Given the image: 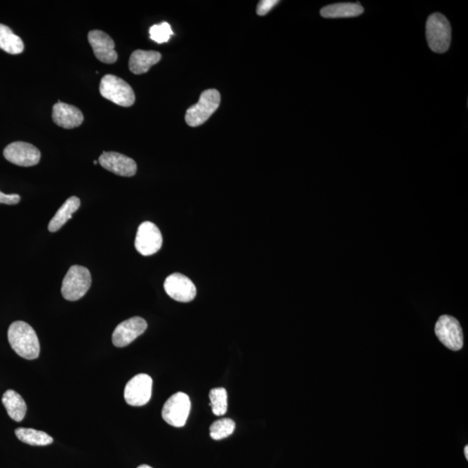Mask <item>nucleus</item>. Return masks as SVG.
<instances>
[{"mask_svg": "<svg viewBox=\"0 0 468 468\" xmlns=\"http://www.w3.org/2000/svg\"><path fill=\"white\" fill-rule=\"evenodd\" d=\"M8 341L13 351L23 359L34 360L39 356V337L34 329L27 323L17 321L11 324Z\"/></svg>", "mask_w": 468, "mask_h": 468, "instance_id": "nucleus-1", "label": "nucleus"}, {"mask_svg": "<svg viewBox=\"0 0 468 468\" xmlns=\"http://www.w3.org/2000/svg\"><path fill=\"white\" fill-rule=\"evenodd\" d=\"M426 35L431 50L446 53L451 43V25L447 18L441 13L431 15L427 21Z\"/></svg>", "mask_w": 468, "mask_h": 468, "instance_id": "nucleus-2", "label": "nucleus"}, {"mask_svg": "<svg viewBox=\"0 0 468 468\" xmlns=\"http://www.w3.org/2000/svg\"><path fill=\"white\" fill-rule=\"evenodd\" d=\"M220 92L215 88H210L202 92L196 105L191 106L187 110L185 120L190 127H198L206 123L218 109L220 105Z\"/></svg>", "mask_w": 468, "mask_h": 468, "instance_id": "nucleus-3", "label": "nucleus"}, {"mask_svg": "<svg viewBox=\"0 0 468 468\" xmlns=\"http://www.w3.org/2000/svg\"><path fill=\"white\" fill-rule=\"evenodd\" d=\"M91 275L86 267L73 265L69 269L62 283V297L68 301L82 298L91 288Z\"/></svg>", "mask_w": 468, "mask_h": 468, "instance_id": "nucleus-4", "label": "nucleus"}, {"mask_svg": "<svg viewBox=\"0 0 468 468\" xmlns=\"http://www.w3.org/2000/svg\"><path fill=\"white\" fill-rule=\"evenodd\" d=\"M102 97L121 107H131L135 101V92L130 84L114 75H105L100 83Z\"/></svg>", "mask_w": 468, "mask_h": 468, "instance_id": "nucleus-5", "label": "nucleus"}, {"mask_svg": "<svg viewBox=\"0 0 468 468\" xmlns=\"http://www.w3.org/2000/svg\"><path fill=\"white\" fill-rule=\"evenodd\" d=\"M191 410V401L185 393L178 392L166 401L162 408V418L168 424L182 427L186 424Z\"/></svg>", "mask_w": 468, "mask_h": 468, "instance_id": "nucleus-6", "label": "nucleus"}, {"mask_svg": "<svg viewBox=\"0 0 468 468\" xmlns=\"http://www.w3.org/2000/svg\"><path fill=\"white\" fill-rule=\"evenodd\" d=\"M434 331H436L438 339L446 347L454 352H458L462 349L463 331L456 319L448 315L441 316L436 324Z\"/></svg>", "mask_w": 468, "mask_h": 468, "instance_id": "nucleus-7", "label": "nucleus"}, {"mask_svg": "<svg viewBox=\"0 0 468 468\" xmlns=\"http://www.w3.org/2000/svg\"><path fill=\"white\" fill-rule=\"evenodd\" d=\"M152 378L147 374H139L128 381L124 389V399L133 407L145 406L152 396Z\"/></svg>", "mask_w": 468, "mask_h": 468, "instance_id": "nucleus-8", "label": "nucleus"}, {"mask_svg": "<svg viewBox=\"0 0 468 468\" xmlns=\"http://www.w3.org/2000/svg\"><path fill=\"white\" fill-rule=\"evenodd\" d=\"M162 235L156 225L149 221L140 225L136 234L135 246L136 250L143 256H150L161 248Z\"/></svg>", "mask_w": 468, "mask_h": 468, "instance_id": "nucleus-9", "label": "nucleus"}, {"mask_svg": "<svg viewBox=\"0 0 468 468\" xmlns=\"http://www.w3.org/2000/svg\"><path fill=\"white\" fill-rule=\"evenodd\" d=\"M4 156L11 163L32 167L39 163L41 153L35 146L24 142L11 143L4 149Z\"/></svg>", "mask_w": 468, "mask_h": 468, "instance_id": "nucleus-10", "label": "nucleus"}, {"mask_svg": "<svg viewBox=\"0 0 468 468\" xmlns=\"http://www.w3.org/2000/svg\"><path fill=\"white\" fill-rule=\"evenodd\" d=\"M147 323L140 316H134L118 324L112 335L113 345L118 348L126 347L147 330Z\"/></svg>", "mask_w": 468, "mask_h": 468, "instance_id": "nucleus-11", "label": "nucleus"}, {"mask_svg": "<svg viewBox=\"0 0 468 468\" xmlns=\"http://www.w3.org/2000/svg\"><path fill=\"white\" fill-rule=\"evenodd\" d=\"M165 292L175 301L189 303L196 296V287L192 280L180 274H173L166 279Z\"/></svg>", "mask_w": 468, "mask_h": 468, "instance_id": "nucleus-12", "label": "nucleus"}, {"mask_svg": "<svg viewBox=\"0 0 468 468\" xmlns=\"http://www.w3.org/2000/svg\"><path fill=\"white\" fill-rule=\"evenodd\" d=\"M88 39L99 61L109 65L116 62L118 55L115 51V42L107 33L94 29L88 32Z\"/></svg>", "mask_w": 468, "mask_h": 468, "instance_id": "nucleus-13", "label": "nucleus"}, {"mask_svg": "<svg viewBox=\"0 0 468 468\" xmlns=\"http://www.w3.org/2000/svg\"><path fill=\"white\" fill-rule=\"evenodd\" d=\"M98 162L107 171L120 176L131 177L138 171V165L134 160L116 152H103Z\"/></svg>", "mask_w": 468, "mask_h": 468, "instance_id": "nucleus-14", "label": "nucleus"}, {"mask_svg": "<svg viewBox=\"0 0 468 468\" xmlns=\"http://www.w3.org/2000/svg\"><path fill=\"white\" fill-rule=\"evenodd\" d=\"M53 119L59 127L72 130L83 123V115L76 107L58 102L53 106Z\"/></svg>", "mask_w": 468, "mask_h": 468, "instance_id": "nucleus-15", "label": "nucleus"}, {"mask_svg": "<svg viewBox=\"0 0 468 468\" xmlns=\"http://www.w3.org/2000/svg\"><path fill=\"white\" fill-rule=\"evenodd\" d=\"M161 58V55L158 51H135L130 58V69L135 75L147 73L153 65L158 64Z\"/></svg>", "mask_w": 468, "mask_h": 468, "instance_id": "nucleus-16", "label": "nucleus"}, {"mask_svg": "<svg viewBox=\"0 0 468 468\" xmlns=\"http://www.w3.org/2000/svg\"><path fill=\"white\" fill-rule=\"evenodd\" d=\"M2 403L5 406L7 414L15 422L23 421L27 414V406L25 400L20 394L13 389L7 390L2 397Z\"/></svg>", "mask_w": 468, "mask_h": 468, "instance_id": "nucleus-17", "label": "nucleus"}, {"mask_svg": "<svg viewBox=\"0 0 468 468\" xmlns=\"http://www.w3.org/2000/svg\"><path fill=\"white\" fill-rule=\"evenodd\" d=\"M80 199L76 196L69 197L60 208L58 210L56 215L51 220L48 229L51 233L61 229L62 227L72 218V215L80 208Z\"/></svg>", "mask_w": 468, "mask_h": 468, "instance_id": "nucleus-18", "label": "nucleus"}, {"mask_svg": "<svg viewBox=\"0 0 468 468\" xmlns=\"http://www.w3.org/2000/svg\"><path fill=\"white\" fill-rule=\"evenodd\" d=\"M321 16L326 18H353L363 13V8L359 4L340 3L323 7Z\"/></svg>", "mask_w": 468, "mask_h": 468, "instance_id": "nucleus-19", "label": "nucleus"}, {"mask_svg": "<svg viewBox=\"0 0 468 468\" xmlns=\"http://www.w3.org/2000/svg\"><path fill=\"white\" fill-rule=\"evenodd\" d=\"M0 49L13 55L23 53L25 44L20 36L15 35L12 29L0 24Z\"/></svg>", "mask_w": 468, "mask_h": 468, "instance_id": "nucleus-20", "label": "nucleus"}, {"mask_svg": "<svg viewBox=\"0 0 468 468\" xmlns=\"http://www.w3.org/2000/svg\"><path fill=\"white\" fill-rule=\"evenodd\" d=\"M18 440L32 446H47L53 443V438L43 431L18 427L15 430Z\"/></svg>", "mask_w": 468, "mask_h": 468, "instance_id": "nucleus-21", "label": "nucleus"}, {"mask_svg": "<svg viewBox=\"0 0 468 468\" xmlns=\"http://www.w3.org/2000/svg\"><path fill=\"white\" fill-rule=\"evenodd\" d=\"M235 422L229 418L218 420L210 427V436L213 440L220 441L230 436L234 432Z\"/></svg>", "mask_w": 468, "mask_h": 468, "instance_id": "nucleus-22", "label": "nucleus"}, {"mask_svg": "<svg viewBox=\"0 0 468 468\" xmlns=\"http://www.w3.org/2000/svg\"><path fill=\"white\" fill-rule=\"evenodd\" d=\"M210 405L213 414L220 416L227 411V392L224 388L213 389L209 393Z\"/></svg>", "mask_w": 468, "mask_h": 468, "instance_id": "nucleus-23", "label": "nucleus"}, {"mask_svg": "<svg viewBox=\"0 0 468 468\" xmlns=\"http://www.w3.org/2000/svg\"><path fill=\"white\" fill-rule=\"evenodd\" d=\"M150 39L158 44L167 43L171 36L174 35L171 25L164 22L160 25H154L149 29Z\"/></svg>", "mask_w": 468, "mask_h": 468, "instance_id": "nucleus-24", "label": "nucleus"}, {"mask_svg": "<svg viewBox=\"0 0 468 468\" xmlns=\"http://www.w3.org/2000/svg\"><path fill=\"white\" fill-rule=\"evenodd\" d=\"M279 1L278 0H262L259 3L257 7V14L260 16H265L270 11L274 8L275 6H277Z\"/></svg>", "mask_w": 468, "mask_h": 468, "instance_id": "nucleus-25", "label": "nucleus"}, {"mask_svg": "<svg viewBox=\"0 0 468 468\" xmlns=\"http://www.w3.org/2000/svg\"><path fill=\"white\" fill-rule=\"evenodd\" d=\"M20 196L18 194H6L0 191V203L6 205H16L20 203Z\"/></svg>", "mask_w": 468, "mask_h": 468, "instance_id": "nucleus-26", "label": "nucleus"}, {"mask_svg": "<svg viewBox=\"0 0 468 468\" xmlns=\"http://www.w3.org/2000/svg\"><path fill=\"white\" fill-rule=\"evenodd\" d=\"M464 454H465L466 459L468 460V446L467 445L465 448H464Z\"/></svg>", "mask_w": 468, "mask_h": 468, "instance_id": "nucleus-27", "label": "nucleus"}, {"mask_svg": "<svg viewBox=\"0 0 468 468\" xmlns=\"http://www.w3.org/2000/svg\"><path fill=\"white\" fill-rule=\"evenodd\" d=\"M138 468H153V467L149 465H145V464H143V465L139 466Z\"/></svg>", "mask_w": 468, "mask_h": 468, "instance_id": "nucleus-28", "label": "nucleus"}, {"mask_svg": "<svg viewBox=\"0 0 468 468\" xmlns=\"http://www.w3.org/2000/svg\"><path fill=\"white\" fill-rule=\"evenodd\" d=\"M98 161H94V164H95V165H97V164H98Z\"/></svg>", "mask_w": 468, "mask_h": 468, "instance_id": "nucleus-29", "label": "nucleus"}]
</instances>
